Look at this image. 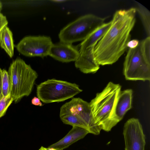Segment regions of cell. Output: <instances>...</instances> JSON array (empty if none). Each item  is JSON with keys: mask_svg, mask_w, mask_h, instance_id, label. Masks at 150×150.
I'll list each match as a JSON object with an SVG mask.
<instances>
[{"mask_svg": "<svg viewBox=\"0 0 150 150\" xmlns=\"http://www.w3.org/2000/svg\"><path fill=\"white\" fill-rule=\"evenodd\" d=\"M106 18L91 14L79 17L60 30L58 35L60 42L72 45L83 40L103 24Z\"/></svg>", "mask_w": 150, "mask_h": 150, "instance_id": "cell-5", "label": "cell"}, {"mask_svg": "<svg viewBox=\"0 0 150 150\" xmlns=\"http://www.w3.org/2000/svg\"><path fill=\"white\" fill-rule=\"evenodd\" d=\"M47 150H58L55 149L50 148L49 147L47 148Z\"/></svg>", "mask_w": 150, "mask_h": 150, "instance_id": "cell-25", "label": "cell"}, {"mask_svg": "<svg viewBox=\"0 0 150 150\" xmlns=\"http://www.w3.org/2000/svg\"><path fill=\"white\" fill-rule=\"evenodd\" d=\"M13 101V99L11 94L2 98L0 100V118L5 114L8 108Z\"/></svg>", "mask_w": 150, "mask_h": 150, "instance_id": "cell-18", "label": "cell"}, {"mask_svg": "<svg viewBox=\"0 0 150 150\" xmlns=\"http://www.w3.org/2000/svg\"><path fill=\"white\" fill-rule=\"evenodd\" d=\"M87 130L77 126H73L72 128L63 138L57 142L50 145L48 147L63 150L72 144L83 138L89 133Z\"/></svg>", "mask_w": 150, "mask_h": 150, "instance_id": "cell-11", "label": "cell"}, {"mask_svg": "<svg viewBox=\"0 0 150 150\" xmlns=\"http://www.w3.org/2000/svg\"><path fill=\"white\" fill-rule=\"evenodd\" d=\"M2 5L1 2L0 1V13H1V11L2 10Z\"/></svg>", "mask_w": 150, "mask_h": 150, "instance_id": "cell-26", "label": "cell"}, {"mask_svg": "<svg viewBox=\"0 0 150 150\" xmlns=\"http://www.w3.org/2000/svg\"><path fill=\"white\" fill-rule=\"evenodd\" d=\"M80 53L71 44L60 42L53 44L49 56L62 62L76 61Z\"/></svg>", "mask_w": 150, "mask_h": 150, "instance_id": "cell-10", "label": "cell"}, {"mask_svg": "<svg viewBox=\"0 0 150 150\" xmlns=\"http://www.w3.org/2000/svg\"><path fill=\"white\" fill-rule=\"evenodd\" d=\"M53 44L50 37L29 36L22 39L16 47L19 52L25 56L43 58L49 56Z\"/></svg>", "mask_w": 150, "mask_h": 150, "instance_id": "cell-7", "label": "cell"}, {"mask_svg": "<svg viewBox=\"0 0 150 150\" xmlns=\"http://www.w3.org/2000/svg\"><path fill=\"white\" fill-rule=\"evenodd\" d=\"M64 124L85 129L89 131L88 127L84 120L78 115L67 113L59 115Z\"/></svg>", "mask_w": 150, "mask_h": 150, "instance_id": "cell-15", "label": "cell"}, {"mask_svg": "<svg viewBox=\"0 0 150 150\" xmlns=\"http://www.w3.org/2000/svg\"><path fill=\"white\" fill-rule=\"evenodd\" d=\"M123 134L125 150H145V137L138 119H128L124 124Z\"/></svg>", "mask_w": 150, "mask_h": 150, "instance_id": "cell-8", "label": "cell"}, {"mask_svg": "<svg viewBox=\"0 0 150 150\" xmlns=\"http://www.w3.org/2000/svg\"><path fill=\"white\" fill-rule=\"evenodd\" d=\"M82 91L76 83L54 79H48L37 87V97L46 103L63 101Z\"/></svg>", "mask_w": 150, "mask_h": 150, "instance_id": "cell-6", "label": "cell"}, {"mask_svg": "<svg viewBox=\"0 0 150 150\" xmlns=\"http://www.w3.org/2000/svg\"><path fill=\"white\" fill-rule=\"evenodd\" d=\"M52 1L55 2L57 3H61L65 1H67V0H52Z\"/></svg>", "mask_w": 150, "mask_h": 150, "instance_id": "cell-23", "label": "cell"}, {"mask_svg": "<svg viewBox=\"0 0 150 150\" xmlns=\"http://www.w3.org/2000/svg\"><path fill=\"white\" fill-rule=\"evenodd\" d=\"M8 22L6 17L0 13V32L5 26H7Z\"/></svg>", "mask_w": 150, "mask_h": 150, "instance_id": "cell-19", "label": "cell"}, {"mask_svg": "<svg viewBox=\"0 0 150 150\" xmlns=\"http://www.w3.org/2000/svg\"><path fill=\"white\" fill-rule=\"evenodd\" d=\"M1 79L2 94L4 97L11 94V83L8 72L4 69H2Z\"/></svg>", "mask_w": 150, "mask_h": 150, "instance_id": "cell-17", "label": "cell"}, {"mask_svg": "<svg viewBox=\"0 0 150 150\" xmlns=\"http://www.w3.org/2000/svg\"><path fill=\"white\" fill-rule=\"evenodd\" d=\"M8 72L11 81V95L17 103L30 94L38 74L30 65L20 58L12 62Z\"/></svg>", "mask_w": 150, "mask_h": 150, "instance_id": "cell-4", "label": "cell"}, {"mask_svg": "<svg viewBox=\"0 0 150 150\" xmlns=\"http://www.w3.org/2000/svg\"><path fill=\"white\" fill-rule=\"evenodd\" d=\"M123 73L127 80L150 81V36L139 42L136 48H129Z\"/></svg>", "mask_w": 150, "mask_h": 150, "instance_id": "cell-3", "label": "cell"}, {"mask_svg": "<svg viewBox=\"0 0 150 150\" xmlns=\"http://www.w3.org/2000/svg\"><path fill=\"white\" fill-rule=\"evenodd\" d=\"M67 113L78 115L85 122L90 130H93L96 127L89 103L80 98H73L62 105L60 109L59 115Z\"/></svg>", "mask_w": 150, "mask_h": 150, "instance_id": "cell-9", "label": "cell"}, {"mask_svg": "<svg viewBox=\"0 0 150 150\" xmlns=\"http://www.w3.org/2000/svg\"><path fill=\"white\" fill-rule=\"evenodd\" d=\"M139 43V41L136 39L130 40L127 44V47L130 49H134L137 47Z\"/></svg>", "mask_w": 150, "mask_h": 150, "instance_id": "cell-20", "label": "cell"}, {"mask_svg": "<svg viewBox=\"0 0 150 150\" xmlns=\"http://www.w3.org/2000/svg\"><path fill=\"white\" fill-rule=\"evenodd\" d=\"M2 69L0 68V100L3 97L2 92V86H1V72H2Z\"/></svg>", "mask_w": 150, "mask_h": 150, "instance_id": "cell-22", "label": "cell"}, {"mask_svg": "<svg viewBox=\"0 0 150 150\" xmlns=\"http://www.w3.org/2000/svg\"><path fill=\"white\" fill-rule=\"evenodd\" d=\"M111 21L104 23L92 32L80 45L79 52L86 50L93 53L95 46L98 41L103 36L111 24Z\"/></svg>", "mask_w": 150, "mask_h": 150, "instance_id": "cell-12", "label": "cell"}, {"mask_svg": "<svg viewBox=\"0 0 150 150\" xmlns=\"http://www.w3.org/2000/svg\"><path fill=\"white\" fill-rule=\"evenodd\" d=\"M121 88L119 84L110 82L89 103L95 123L102 130L110 131L120 122L115 110Z\"/></svg>", "mask_w": 150, "mask_h": 150, "instance_id": "cell-2", "label": "cell"}, {"mask_svg": "<svg viewBox=\"0 0 150 150\" xmlns=\"http://www.w3.org/2000/svg\"><path fill=\"white\" fill-rule=\"evenodd\" d=\"M136 12L141 17L143 25L148 36L150 35V12L142 5L137 3V7L135 8Z\"/></svg>", "mask_w": 150, "mask_h": 150, "instance_id": "cell-16", "label": "cell"}, {"mask_svg": "<svg viewBox=\"0 0 150 150\" xmlns=\"http://www.w3.org/2000/svg\"><path fill=\"white\" fill-rule=\"evenodd\" d=\"M0 46L10 58L13 57L14 45L13 34L7 26L4 27L0 32Z\"/></svg>", "mask_w": 150, "mask_h": 150, "instance_id": "cell-14", "label": "cell"}, {"mask_svg": "<svg viewBox=\"0 0 150 150\" xmlns=\"http://www.w3.org/2000/svg\"><path fill=\"white\" fill-rule=\"evenodd\" d=\"M136 12L134 8L115 12L109 28L94 49L95 59L99 65L112 64L126 50L136 22Z\"/></svg>", "mask_w": 150, "mask_h": 150, "instance_id": "cell-1", "label": "cell"}, {"mask_svg": "<svg viewBox=\"0 0 150 150\" xmlns=\"http://www.w3.org/2000/svg\"><path fill=\"white\" fill-rule=\"evenodd\" d=\"M40 100L38 98L35 97L32 99L31 103L33 105L41 106L42 104Z\"/></svg>", "mask_w": 150, "mask_h": 150, "instance_id": "cell-21", "label": "cell"}, {"mask_svg": "<svg viewBox=\"0 0 150 150\" xmlns=\"http://www.w3.org/2000/svg\"><path fill=\"white\" fill-rule=\"evenodd\" d=\"M133 91L127 89L121 91L116 105L115 113L116 116L120 121L126 112L132 108Z\"/></svg>", "mask_w": 150, "mask_h": 150, "instance_id": "cell-13", "label": "cell"}, {"mask_svg": "<svg viewBox=\"0 0 150 150\" xmlns=\"http://www.w3.org/2000/svg\"><path fill=\"white\" fill-rule=\"evenodd\" d=\"M39 150H47V148L45 147L42 146L39 149Z\"/></svg>", "mask_w": 150, "mask_h": 150, "instance_id": "cell-24", "label": "cell"}]
</instances>
